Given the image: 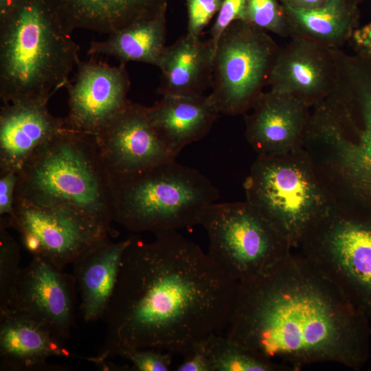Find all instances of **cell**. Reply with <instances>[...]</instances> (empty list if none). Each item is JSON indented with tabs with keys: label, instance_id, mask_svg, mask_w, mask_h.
<instances>
[{
	"label": "cell",
	"instance_id": "cell-29",
	"mask_svg": "<svg viewBox=\"0 0 371 371\" xmlns=\"http://www.w3.org/2000/svg\"><path fill=\"white\" fill-rule=\"evenodd\" d=\"M223 0H187L188 33L199 37L212 16L219 11Z\"/></svg>",
	"mask_w": 371,
	"mask_h": 371
},
{
	"label": "cell",
	"instance_id": "cell-22",
	"mask_svg": "<svg viewBox=\"0 0 371 371\" xmlns=\"http://www.w3.org/2000/svg\"><path fill=\"white\" fill-rule=\"evenodd\" d=\"M168 0H51L70 32L85 29L110 34L166 11Z\"/></svg>",
	"mask_w": 371,
	"mask_h": 371
},
{
	"label": "cell",
	"instance_id": "cell-14",
	"mask_svg": "<svg viewBox=\"0 0 371 371\" xmlns=\"http://www.w3.org/2000/svg\"><path fill=\"white\" fill-rule=\"evenodd\" d=\"M76 286L74 276L43 258L33 257L22 269L15 292L3 312L32 319L66 341L72 324Z\"/></svg>",
	"mask_w": 371,
	"mask_h": 371
},
{
	"label": "cell",
	"instance_id": "cell-5",
	"mask_svg": "<svg viewBox=\"0 0 371 371\" xmlns=\"http://www.w3.org/2000/svg\"><path fill=\"white\" fill-rule=\"evenodd\" d=\"M333 58L335 85L315 107L308 137L329 146L355 207L371 213V55L337 49Z\"/></svg>",
	"mask_w": 371,
	"mask_h": 371
},
{
	"label": "cell",
	"instance_id": "cell-17",
	"mask_svg": "<svg viewBox=\"0 0 371 371\" xmlns=\"http://www.w3.org/2000/svg\"><path fill=\"white\" fill-rule=\"evenodd\" d=\"M47 103L3 104L0 111V174H19L41 146L67 128L65 119L51 114Z\"/></svg>",
	"mask_w": 371,
	"mask_h": 371
},
{
	"label": "cell",
	"instance_id": "cell-10",
	"mask_svg": "<svg viewBox=\"0 0 371 371\" xmlns=\"http://www.w3.org/2000/svg\"><path fill=\"white\" fill-rule=\"evenodd\" d=\"M280 47L246 20L233 22L216 48L210 93L220 113L236 115L252 108L268 85Z\"/></svg>",
	"mask_w": 371,
	"mask_h": 371
},
{
	"label": "cell",
	"instance_id": "cell-27",
	"mask_svg": "<svg viewBox=\"0 0 371 371\" xmlns=\"http://www.w3.org/2000/svg\"><path fill=\"white\" fill-rule=\"evenodd\" d=\"M246 21L280 37H289L283 5L280 0H247Z\"/></svg>",
	"mask_w": 371,
	"mask_h": 371
},
{
	"label": "cell",
	"instance_id": "cell-12",
	"mask_svg": "<svg viewBox=\"0 0 371 371\" xmlns=\"http://www.w3.org/2000/svg\"><path fill=\"white\" fill-rule=\"evenodd\" d=\"M74 80L65 87L67 128L95 137L128 104L130 80L125 64L111 66L95 61L76 65Z\"/></svg>",
	"mask_w": 371,
	"mask_h": 371
},
{
	"label": "cell",
	"instance_id": "cell-8",
	"mask_svg": "<svg viewBox=\"0 0 371 371\" xmlns=\"http://www.w3.org/2000/svg\"><path fill=\"white\" fill-rule=\"evenodd\" d=\"M200 225L209 239L208 254L238 282L265 273L292 251L247 201L211 204Z\"/></svg>",
	"mask_w": 371,
	"mask_h": 371
},
{
	"label": "cell",
	"instance_id": "cell-34",
	"mask_svg": "<svg viewBox=\"0 0 371 371\" xmlns=\"http://www.w3.org/2000/svg\"><path fill=\"white\" fill-rule=\"evenodd\" d=\"M282 5L295 9L309 10L318 8L329 0H280Z\"/></svg>",
	"mask_w": 371,
	"mask_h": 371
},
{
	"label": "cell",
	"instance_id": "cell-3",
	"mask_svg": "<svg viewBox=\"0 0 371 371\" xmlns=\"http://www.w3.org/2000/svg\"><path fill=\"white\" fill-rule=\"evenodd\" d=\"M51 0H16L0 16V98L3 104L48 102L69 82L80 47Z\"/></svg>",
	"mask_w": 371,
	"mask_h": 371
},
{
	"label": "cell",
	"instance_id": "cell-37",
	"mask_svg": "<svg viewBox=\"0 0 371 371\" xmlns=\"http://www.w3.org/2000/svg\"><path fill=\"white\" fill-rule=\"evenodd\" d=\"M365 1V0H359V1L360 3H361V1Z\"/></svg>",
	"mask_w": 371,
	"mask_h": 371
},
{
	"label": "cell",
	"instance_id": "cell-31",
	"mask_svg": "<svg viewBox=\"0 0 371 371\" xmlns=\"http://www.w3.org/2000/svg\"><path fill=\"white\" fill-rule=\"evenodd\" d=\"M19 174L8 172L0 174V226L12 227L15 218V190Z\"/></svg>",
	"mask_w": 371,
	"mask_h": 371
},
{
	"label": "cell",
	"instance_id": "cell-35",
	"mask_svg": "<svg viewBox=\"0 0 371 371\" xmlns=\"http://www.w3.org/2000/svg\"><path fill=\"white\" fill-rule=\"evenodd\" d=\"M16 0H0V16H3Z\"/></svg>",
	"mask_w": 371,
	"mask_h": 371
},
{
	"label": "cell",
	"instance_id": "cell-16",
	"mask_svg": "<svg viewBox=\"0 0 371 371\" xmlns=\"http://www.w3.org/2000/svg\"><path fill=\"white\" fill-rule=\"evenodd\" d=\"M310 106L296 98L262 92L245 118V136L259 157H279L296 150L306 138Z\"/></svg>",
	"mask_w": 371,
	"mask_h": 371
},
{
	"label": "cell",
	"instance_id": "cell-32",
	"mask_svg": "<svg viewBox=\"0 0 371 371\" xmlns=\"http://www.w3.org/2000/svg\"><path fill=\"white\" fill-rule=\"evenodd\" d=\"M205 341L183 356V361L177 366L176 370L214 371L212 359L205 345Z\"/></svg>",
	"mask_w": 371,
	"mask_h": 371
},
{
	"label": "cell",
	"instance_id": "cell-1",
	"mask_svg": "<svg viewBox=\"0 0 371 371\" xmlns=\"http://www.w3.org/2000/svg\"><path fill=\"white\" fill-rule=\"evenodd\" d=\"M238 282L198 245L177 231L151 242L132 237L103 316L100 366L128 349L151 348L183 357L226 328Z\"/></svg>",
	"mask_w": 371,
	"mask_h": 371
},
{
	"label": "cell",
	"instance_id": "cell-19",
	"mask_svg": "<svg viewBox=\"0 0 371 371\" xmlns=\"http://www.w3.org/2000/svg\"><path fill=\"white\" fill-rule=\"evenodd\" d=\"M146 110L158 137L175 157L185 146L204 137L220 114L210 94L165 95Z\"/></svg>",
	"mask_w": 371,
	"mask_h": 371
},
{
	"label": "cell",
	"instance_id": "cell-7",
	"mask_svg": "<svg viewBox=\"0 0 371 371\" xmlns=\"http://www.w3.org/2000/svg\"><path fill=\"white\" fill-rule=\"evenodd\" d=\"M294 153L258 156L244 184L247 201L292 249L333 210L312 170Z\"/></svg>",
	"mask_w": 371,
	"mask_h": 371
},
{
	"label": "cell",
	"instance_id": "cell-2",
	"mask_svg": "<svg viewBox=\"0 0 371 371\" xmlns=\"http://www.w3.org/2000/svg\"><path fill=\"white\" fill-rule=\"evenodd\" d=\"M369 320L316 265L291 251L265 273L238 282L225 335L293 370L325 362L359 370L369 357Z\"/></svg>",
	"mask_w": 371,
	"mask_h": 371
},
{
	"label": "cell",
	"instance_id": "cell-24",
	"mask_svg": "<svg viewBox=\"0 0 371 371\" xmlns=\"http://www.w3.org/2000/svg\"><path fill=\"white\" fill-rule=\"evenodd\" d=\"M165 11L155 16L142 20L117 30L107 38L92 41L90 55L113 56L125 64L136 61L157 66L166 47Z\"/></svg>",
	"mask_w": 371,
	"mask_h": 371
},
{
	"label": "cell",
	"instance_id": "cell-18",
	"mask_svg": "<svg viewBox=\"0 0 371 371\" xmlns=\"http://www.w3.org/2000/svg\"><path fill=\"white\" fill-rule=\"evenodd\" d=\"M65 341L44 325L8 311L0 313L1 370H47L54 357H75Z\"/></svg>",
	"mask_w": 371,
	"mask_h": 371
},
{
	"label": "cell",
	"instance_id": "cell-36",
	"mask_svg": "<svg viewBox=\"0 0 371 371\" xmlns=\"http://www.w3.org/2000/svg\"><path fill=\"white\" fill-rule=\"evenodd\" d=\"M370 54V55H371V52H369V53H368V54Z\"/></svg>",
	"mask_w": 371,
	"mask_h": 371
},
{
	"label": "cell",
	"instance_id": "cell-20",
	"mask_svg": "<svg viewBox=\"0 0 371 371\" xmlns=\"http://www.w3.org/2000/svg\"><path fill=\"white\" fill-rule=\"evenodd\" d=\"M131 240L130 237L112 242L109 236L106 237L72 263L85 322L103 317L117 280L124 252Z\"/></svg>",
	"mask_w": 371,
	"mask_h": 371
},
{
	"label": "cell",
	"instance_id": "cell-33",
	"mask_svg": "<svg viewBox=\"0 0 371 371\" xmlns=\"http://www.w3.org/2000/svg\"><path fill=\"white\" fill-rule=\"evenodd\" d=\"M350 41L356 53L368 54L371 52V23L356 29Z\"/></svg>",
	"mask_w": 371,
	"mask_h": 371
},
{
	"label": "cell",
	"instance_id": "cell-30",
	"mask_svg": "<svg viewBox=\"0 0 371 371\" xmlns=\"http://www.w3.org/2000/svg\"><path fill=\"white\" fill-rule=\"evenodd\" d=\"M247 0H223L216 21L210 30V41L215 51L218 41L231 23L246 19Z\"/></svg>",
	"mask_w": 371,
	"mask_h": 371
},
{
	"label": "cell",
	"instance_id": "cell-9",
	"mask_svg": "<svg viewBox=\"0 0 371 371\" xmlns=\"http://www.w3.org/2000/svg\"><path fill=\"white\" fill-rule=\"evenodd\" d=\"M300 248L371 319V213L333 210Z\"/></svg>",
	"mask_w": 371,
	"mask_h": 371
},
{
	"label": "cell",
	"instance_id": "cell-13",
	"mask_svg": "<svg viewBox=\"0 0 371 371\" xmlns=\"http://www.w3.org/2000/svg\"><path fill=\"white\" fill-rule=\"evenodd\" d=\"M94 139L111 181L176 159L158 137L146 106L131 101Z\"/></svg>",
	"mask_w": 371,
	"mask_h": 371
},
{
	"label": "cell",
	"instance_id": "cell-15",
	"mask_svg": "<svg viewBox=\"0 0 371 371\" xmlns=\"http://www.w3.org/2000/svg\"><path fill=\"white\" fill-rule=\"evenodd\" d=\"M336 78L330 49L308 39L291 37L280 47L268 85L271 91L292 95L311 107L329 95Z\"/></svg>",
	"mask_w": 371,
	"mask_h": 371
},
{
	"label": "cell",
	"instance_id": "cell-26",
	"mask_svg": "<svg viewBox=\"0 0 371 371\" xmlns=\"http://www.w3.org/2000/svg\"><path fill=\"white\" fill-rule=\"evenodd\" d=\"M6 229L0 226V312L7 310L22 271L20 247Z\"/></svg>",
	"mask_w": 371,
	"mask_h": 371
},
{
	"label": "cell",
	"instance_id": "cell-4",
	"mask_svg": "<svg viewBox=\"0 0 371 371\" xmlns=\"http://www.w3.org/2000/svg\"><path fill=\"white\" fill-rule=\"evenodd\" d=\"M15 201L71 210L111 228V181L94 137L65 128L41 146L19 173Z\"/></svg>",
	"mask_w": 371,
	"mask_h": 371
},
{
	"label": "cell",
	"instance_id": "cell-6",
	"mask_svg": "<svg viewBox=\"0 0 371 371\" xmlns=\"http://www.w3.org/2000/svg\"><path fill=\"white\" fill-rule=\"evenodd\" d=\"M113 221L155 234L200 225L218 188L199 170L169 161L111 181Z\"/></svg>",
	"mask_w": 371,
	"mask_h": 371
},
{
	"label": "cell",
	"instance_id": "cell-23",
	"mask_svg": "<svg viewBox=\"0 0 371 371\" xmlns=\"http://www.w3.org/2000/svg\"><path fill=\"white\" fill-rule=\"evenodd\" d=\"M359 0H329L313 9L283 5L289 37H300L328 49H341L357 29Z\"/></svg>",
	"mask_w": 371,
	"mask_h": 371
},
{
	"label": "cell",
	"instance_id": "cell-11",
	"mask_svg": "<svg viewBox=\"0 0 371 371\" xmlns=\"http://www.w3.org/2000/svg\"><path fill=\"white\" fill-rule=\"evenodd\" d=\"M12 227L33 257L63 270L95 243L115 231L98 221L65 208H45L14 201Z\"/></svg>",
	"mask_w": 371,
	"mask_h": 371
},
{
	"label": "cell",
	"instance_id": "cell-21",
	"mask_svg": "<svg viewBox=\"0 0 371 371\" xmlns=\"http://www.w3.org/2000/svg\"><path fill=\"white\" fill-rule=\"evenodd\" d=\"M215 48L188 32L166 46L157 67L161 71L158 93L162 95H202L212 85Z\"/></svg>",
	"mask_w": 371,
	"mask_h": 371
},
{
	"label": "cell",
	"instance_id": "cell-25",
	"mask_svg": "<svg viewBox=\"0 0 371 371\" xmlns=\"http://www.w3.org/2000/svg\"><path fill=\"white\" fill-rule=\"evenodd\" d=\"M214 371H292L286 365L254 355L226 335L213 334L205 341Z\"/></svg>",
	"mask_w": 371,
	"mask_h": 371
},
{
	"label": "cell",
	"instance_id": "cell-28",
	"mask_svg": "<svg viewBox=\"0 0 371 371\" xmlns=\"http://www.w3.org/2000/svg\"><path fill=\"white\" fill-rule=\"evenodd\" d=\"M119 356L132 364V370L168 371L172 364V353L151 348L128 349Z\"/></svg>",
	"mask_w": 371,
	"mask_h": 371
}]
</instances>
